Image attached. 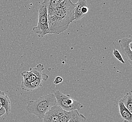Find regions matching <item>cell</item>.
I'll use <instances>...</instances> for the list:
<instances>
[{"label": "cell", "mask_w": 132, "mask_h": 122, "mask_svg": "<svg viewBox=\"0 0 132 122\" xmlns=\"http://www.w3.org/2000/svg\"><path fill=\"white\" fill-rule=\"evenodd\" d=\"M4 114H6V110L3 107L0 106V117Z\"/></svg>", "instance_id": "obj_18"}, {"label": "cell", "mask_w": 132, "mask_h": 122, "mask_svg": "<svg viewBox=\"0 0 132 122\" xmlns=\"http://www.w3.org/2000/svg\"><path fill=\"white\" fill-rule=\"evenodd\" d=\"M75 6L76 4L70 0H62L53 14L48 17L50 34H59L69 28V25L75 20Z\"/></svg>", "instance_id": "obj_1"}, {"label": "cell", "mask_w": 132, "mask_h": 122, "mask_svg": "<svg viewBox=\"0 0 132 122\" xmlns=\"http://www.w3.org/2000/svg\"><path fill=\"white\" fill-rule=\"evenodd\" d=\"M119 114L124 122H132V115L129 111L125 107L122 102H119Z\"/></svg>", "instance_id": "obj_10"}, {"label": "cell", "mask_w": 132, "mask_h": 122, "mask_svg": "<svg viewBox=\"0 0 132 122\" xmlns=\"http://www.w3.org/2000/svg\"><path fill=\"white\" fill-rule=\"evenodd\" d=\"M0 106L6 110V115L9 114L11 111L10 101L5 93L0 91Z\"/></svg>", "instance_id": "obj_12"}, {"label": "cell", "mask_w": 132, "mask_h": 122, "mask_svg": "<svg viewBox=\"0 0 132 122\" xmlns=\"http://www.w3.org/2000/svg\"><path fill=\"white\" fill-rule=\"evenodd\" d=\"M64 110L58 106L52 107L46 113L43 118V122H59V118L63 114Z\"/></svg>", "instance_id": "obj_6"}, {"label": "cell", "mask_w": 132, "mask_h": 122, "mask_svg": "<svg viewBox=\"0 0 132 122\" xmlns=\"http://www.w3.org/2000/svg\"><path fill=\"white\" fill-rule=\"evenodd\" d=\"M72 115V111L69 112L64 111L63 115L59 118V122H69L71 118Z\"/></svg>", "instance_id": "obj_15"}, {"label": "cell", "mask_w": 132, "mask_h": 122, "mask_svg": "<svg viewBox=\"0 0 132 122\" xmlns=\"http://www.w3.org/2000/svg\"><path fill=\"white\" fill-rule=\"evenodd\" d=\"M63 81V79L60 76L56 77L55 79H54L53 83L55 85H58V84L61 83Z\"/></svg>", "instance_id": "obj_17"}, {"label": "cell", "mask_w": 132, "mask_h": 122, "mask_svg": "<svg viewBox=\"0 0 132 122\" xmlns=\"http://www.w3.org/2000/svg\"><path fill=\"white\" fill-rule=\"evenodd\" d=\"M32 30L37 33L39 37H43L47 34H50L49 29L47 11L46 4L41 3L38 7V22L37 26L33 27Z\"/></svg>", "instance_id": "obj_4"}, {"label": "cell", "mask_w": 132, "mask_h": 122, "mask_svg": "<svg viewBox=\"0 0 132 122\" xmlns=\"http://www.w3.org/2000/svg\"><path fill=\"white\" fill-rule=\"evenodd\" d=\"M44 70L43 65L39 64L33 68H31L30 71H23L21 73L23 77L22 84H29L38 78L45 76L46 74L42 73Z\"/></svg>", "instance_id": "obj_5"}, {"label": "cell", "mask_w": 132, "mask_h": 122, "mask_svg": "<svg viewBox=\"0 0 132 122\" xmlns=\"http://www.w3.org/2000/svg\"><path fill=\"white\" fill-rule=\"evenodd\" d=\"M121 48L124 51L126 57L128 60L130 64L132 62V39L125 38L119 41Z\"/></svg>", "instance_id": "obj_7"}, {"label": "cell", "mask_w": 132, "mask_h": 122, "mask_svg": "<svg viewBox=\"0 0 132 122\" xmlns=\"http://www.w3.org/2000/svg\"><path fill=\"white\" fill-rule=\"evenodd\" d=\"M55 106H56V98L53 94H50L39 97L36 100L29 101L26 108L28 113L42 120L46 113Z\"/></svg>", "instance_id": "obj_2"}, {"label": "cell", "mask_w": 132, "mask_h": 122, "mask_svg": "<svg viewBox=\"0 0 132 122\" xmlns=\"http://www.w3.org/2000/svg\"><path fill=\"white\" fill-rule=\"evenodd\" d=\"M53 94L56 98V105L61 107L64 111H79L84 107L83 105L79 102L71 98L69 94H63L59 91H56Z\"/></svg>", "instance_id": "obj_3"}, {"label": "cell", "mask_w": 132, "mask_h": 122, "mask_svg": "<svg viewBox=\"0 0 132 122\" xmlns=\"http://www.w3.org/2000/svg\"><path fill=\"white\" fill-rule=\"evenodd\" d=\"M87 3H88L86 0H79L76 4L74 10L75 20H79L85 16L81 13V9Z\"/></svg>", "instance_id": "obj_11"}, {"label": "cell", "mask_w": 132, "mask_h": 122, "mask_svg": "<svg viewBox=\"0 0 132 122\" xmlns=\"http://www.w3.org/2000/svg\"><path fill=\"white\" fill-rule=\"evenodd\" d=\"M62 0H45L47 11V17H50L53 14L56 9L58 8Z\"/></svg>", "instance_id": "obj_9"}, {"label": "cell", "mask_w": 132, "mask_h": 122, "mask_svg": "<svg viewBox=\"0 0 132 122\" xmlns=\"http://www.w3.org/2000/svg\"><path fill=\"white\" fill-rule=\"evenodd\" d=\"M48 76L46 74L45 76L39 78L27 84H22L21 85V88L27 91H32L42 86V83L43 81H46L48 79Z\"/></svg>", "instance_id": "obj_8"}, {"label": "cell", "mask_w": 132, "mask_h": 122, "mask_svg": "<svg viewBox=\"0 0 132 122\" xmlns=\"http://www.w3.org/2000/svg\"><path fill=\"white\" fill-rule=\"evenodd\" d=\"M86 118L83 115L80 114L78 110L72 111V115L69 122H86Z\"/></svg>", "instance_id": "obj_14"}, {"label": "cell", "mask_w": 132, "mask_h": 122, "mask_svg": "<svg viewBox=\"0 0 132 122\" xmlns=\"http://www.w3.org/2000/svg\"><path fill=\"white\" fill-rule=\"evenodd\" d=\"M113 55L117 59L118 61L120 62L122 64H125V62L123 58H122V56L121 54L119 53V51H118L115 48L113 49Z\"/></svg>", "instance_id": "obj_16"}, {"label": "cell", "mask_w": 132, "mask_h": 122, "mask_svg": "<svg viewBox=\"0 0 132 122\" xmlns=\"http://www.w3.org/2000/svg\"><path fill=\"white\" fill-rule=\"evenodd\" d=\"M120 101L129 112L132 113V94L131 91L127 93Z\"/></svg>", "instance_id": "obj_13"}]
</instances>
